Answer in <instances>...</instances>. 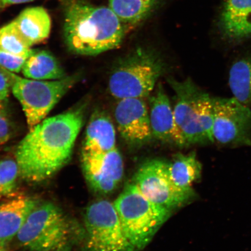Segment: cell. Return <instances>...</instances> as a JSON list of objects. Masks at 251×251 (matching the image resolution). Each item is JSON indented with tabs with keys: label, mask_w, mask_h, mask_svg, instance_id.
Returning a JSON list of instances; mask_svg holds the SVG:
<instances>
[{
	"label": "cell",
	"mask_w": 251,
	"mask_h": 251,
	"mask_svg": "<svg viewBox=\"0 0 251 251\" xmlns=\"http://www.w3.org/2000/svg\"><path fill=\"white\" fill-rule=\"evenodd\" d=\"M81 105L44 119L18 144L15 153L20 177L30 183H41L54 176L71 159L85 118Z\"/></svg>",
	"instance_id": "cell-1"
},
{
	"label": "cell",
	"mask_w": 251,
	"mask_h": 251,
	"mask_svg": "<svg viewBox=\"0 0 251 251\" xmlns=\"http://www.w3.org/2000/svg\"><path fill=\"white\" fill-rule=\"evenodd\" d=\"M128 33L109 7L77 1L66 12L65 42L75 54L97 55L117 49Z\"/></svg>",
	"instance_id": "cell-2"
},
{
	"label": "cell",
	"mask_w": 251,
	"mask_h": 251,
	"mask_svg": "<svg viewBox=\"0 0 251 251\" xmlns=\"http://www.w3.org/2000/svg\"><path fill=\"white\" fill-rule=\"evenodd\" d=\"M168 81L175 93L174 143L180 146L215 143L212 97L190 78L171 77Z\"/></svg>",
	"instance_id": "cell-3"
},
{
	"label": "cell",
	"mask_w": 251,
	"mask_h": 251,
	"mask_svg": "<svg viewBox=\"0 0 251 251\" xmlns=\"http://www.w3.org/2000/svg\"><path fill=\"white\" fill-rule=\"evenodd\" d=\"M82 233L83 227L78 228L59 207L45 202L31 211L16 238L30 251H70Z\"/></svg>",
	"instance_id": "cell-4"
},
{
	"label": "cell",
	"mask_w": 251,
	"mask_h": 251,
	"mask_svg": "<svg viewBox=\"0 0 251 251\" xmlns=\"http://www.w3.org/2000/svg\"><path fill=\"white\" fill-rule=\"evenodd\" d=\"M164 70V62L157 53L139 47L117 62L109 78V92L118 100L146 98Z\"/></svg>",
	"instance_id": "cell-5"
},
{
	"label": "cell",
	"mask_w": 251,
	"mask_h": 251,
	"mask_svg": "<svg viewBox=\"0 0 251 251\" xmlns=\"http://www.w3.org/2000/svg\"><path fill=\"white\" fill-rule=\"evenodd\" d=\"M113 203L126 235L138 251L148 246L172 212L151 201L133 183Z\"/></svg>",
	"instance_id": "cell-6"
},
{
	"label": "cell",
	"mask_w": 251,
	"mask_h": 251,
	"mask_svg": "<svg viewBox=\"0 0 251 251\" xmlns=\"http://www.w3.org/2000/svg\"><path fill=\"white\" fill-rule=\"evenodd\" d=\"M10 80L11 90L19 101L29 130L42 122L55 105L78 80V75L58 80H38L25 78L4 69Z\"/></svg>",
	"instance_id": "cell-7"
},
{
	"label": "cell",
	"mask_w": 251,
	"mask_h": 251,
	"mask_svg": "<svg viewBox=\"0 0 251 251\" xmlns=\"http://www.w3.org/2000/svg\"><path fill=\"white\" fill-rule=\"evenodd\" d=\"M82 251H138L126 235L114 203L100 200L84 215Z\"/></svg>",
	"instance_id": "cell-8"
},
{
	"label": "cell",
	"mask_w": 251,
	"mask_h": 251,
	"mask_svg": "<svg viewBox=\"0 0 251 251\" xmlns=\"http://www.w3.org/2000/svg\"><path fill=\"white\" fill-rule=\"evenodd\" d=\"M132 183L151 201L171 211L195 196L194 190L185 191L176 186L169 175V162L161 159L144 162L135 174Z\"/></svg>",
	"instance_id": "cell-9"
},
{
	"label": "cell",
	"mask_w": 251,
	"mask_h": 251,
	"mask_svg": "<svg viewBox=\"0 0 251 251\" xmlns=\"http://www.w3.org/2000/svg\"><path fill=\"white\" fill-rule=\"evenodd\" d=\"M215 142L228 147L251 146V108L233 98L212 97Z\"/></svg>",
	"instance_id": "cell-10"
},
{
	"label": "cell",
	"mask_w": 251,
	"mask_h": 251,
	"mask_svg": "<svg viewBox=\"0 0 251 251\" xmlns=\"http://www.w3.org/2000/svg\"><path fill=\"white\" fill-rule=\"evenodd\" d=\"M84 177L92 190L106 195L118 187L124 176L123 158L117 148L101 153H81Z\"/></svg>",
	"instance_id": "cell-11"
},
{
	"label": "cell",
	"mask_w": 251,
	"mask_h": 251,
	"mask_svg": "<svg viewBox=\"0 0 251 251\" xmlns=\"http://www.w3.org/2000/svg\"><path fill=\"white\" fill-rule=\"evenodd\" d=\"M114 115L119 133L128 145L142 146L153 139L149 108L144 99L119 100Z\"/></svg>",
	"instance_id": "cell-12"
},
{
	"label": "cell",
	"mask_w": 251,
	"mask_h": 251,
	"mask_svg": "<svg viewBox=\"0 0 251 251\" xmlns=\"http://www.w3.org/2000/svg\"><path fill=\"white\" fill-rule=\"evenodd\" d=\"M219 26L229 42L251 38V0H224Z\"/></svg>",
	"instance_id": "cell-13"
},
{
	"label": "cell",
	"mask_w": 251,
	"mask_h": 251,
	"mask_svg": "<svg viewBox=\"0 0 251 251\" xmlns=\"http://www.w3.org/2000/svg\"><path fill=\"white\" fill-rule=\"evenodd\" d=\"M115 148L117 146L114 124L105 112L96 111L87 125L81 153H105Z\"/></svg>",
	"instance_id": "cell-14"
},
{
	"label": "cell",
	"mask_w": 251,
	"mask_h": 251,
	"mask_svg": "<svg viewBox=\"0 0 251 251\" xmlns=\"http://www.w3.org/2000/svg\"><path fill=\"white\" fill-rule=\"evenodd\" d=\"M37 204L31 198L18 197L0 205V244L7 246L17 237L28 215Z\"/></svg>",
	"instance_id": "cell-15"
},
{
	"label": "cell",
	"mask_w": 251,
	"mask_h": 251,
	"mask_svg": "<svg viewBox=\"0 0 251 251\" xmlns=\"http://www.w3.org/2000/svg\"><path fill=\"white\" fill-rule=\"evenodd\" d=\"M150 119L153 138L174 142L175 122L174 109L161 83L150 99Z\"/></svg>",
	"instance_id": "cell-16"
},
{
	"label": "cell",
	"mask_w": 251,
	"mask_h": 251,
	"mask_svg": "<svg viewBox=\"0 0 251 251\" xmlns=\"http://www.w3.org/2000/svg\"><path fill=\"white\" fill-rule=\"evenodd\" d=\"M13 22L19 33L30 47L45 40L51 30V19L42 7L27 8Z\"/></svg>",
	"instance_id": "cell-17"
},
{
	"label": "cell",
	"mask_w": 251,
	"mask_h": 251,
	"mask_svg": "<svg viewBox=\"0 0 251 251\" xmlns=\"http://www.w3.org/2000/svg\"><path fill=\"white\" fill-rule=\"evenodd\" d=\"M119 20L130 31L145 21L162 0H108Z\"/></svg>",
	"instance_id": "cell-18"
},
{
	"label": "cell",
	"mask_w": 251,
	"mask_h": 251,
	"mask_svg": "<svg viewBox=\"0 0 251 251\" xmlns=\"http://www.w3.org/2000/svg\"><path fill=\"white\" fill-rule=\"evenodd\" d=\"M202 169L195 152L178 153L169 162V172L172 181L185 191H193V185L201 176Z\"/></svg>",
	"instance_id": "cell-19"
},
{
	"label": "cell",
	"mask_w": 251,
	"mask_h": 251,
	"mask_svg": "<svg viewBox=\"0 0 251 251\" xmlns=\"http://www.w3.org/2000/svg\"><path fill=\"white\" fill-rule=\"evenodd\" d=\"M22 72L25 77L33 80H58L67 76L57 59L47 51L34 50Z\"/></svg>",
	"instance_id": "cell-20"
},
{
	"label": "cell",
	"mask_w": 251,
	"mask_h": 251,
	"mask_svg": "<svg viewBox=\"0 0 251 251\" xmlns=\"http://www.w3.org/2000/svg\"><path fill=\"white\" fill-rule=\"evenodd\" d=\"M228 85L233 97L251 108V52L231 65Z\"/></svg>",
	"instance_id": "cell-21"
},
{
	"label": "cell",
	"mask_w": 251,
	"mask_h": 251,
	"mask_svg": "<svg viewBox=\"0 0 251 251\" xmlns=\"http://www.w3.org/2000/svg\"><path fill=\"white\" fill-rule=\"evenodd\" d=\"M0 50L27 59L34 51L19 33L14 22L0 28Z\"/></svg>",
	"instance_id": "cell-22"
},
{
	"label": "cell",
	"mask_w": 251,
	"mask_h": 251,
	"mask_svg": "<svg viewBox=\"0 0 251 251\" xmlns=\"http://www.w3.org/2000/svg\"><path fill=\"white\" fill-rule=\"evenodd\" d=\"M19 176L20 168L17 160L8 158L0 161V197L13 192Z\"/></svg>",
	"instance_id": "cell-23"
},
{
	"label": "cell",
	"mask_w": 251,
	"mask_h": 251,
	"mask_svg": "<svg viewBox=\"0 0 251 251\" xmlns=\"http://www.w3.org/2000/svg\"><path fill=\"white\" fill-rule=\"evenodd\" d=\"M27 58L0 50V68L17 74L23 71Z\"/></svg>",
	"instance_id": "cell-24"
},
{
	"label": "cell",
	"mask_w": 251,
	"mask_h": 251,
	"mask_svg": "<svg viewBox=\"0 0 251 251\" xmlns=\"http://www.w3.org/2000/svg\"><path fill=\"white\" fill-rule=\"evenodd\" d=\"M13 127L4 111H0V145L7 142L13 134Z\"/></svg>",
	"instance_id": "cell-25"
},
{
	"label": "cell",
	"mask_w": 251,
	"mask_h": 251,
	"mask_svg": "<svg viewBox=\"0 0 251 251\" xmlns=\"http://www.w3.org/2000/svg\"><path fill=\"white\" fill-rule=\"evenodd\" d=\"M11 90V82L8 75L0 70V111H4Z\"/></svg>",
	"instance_id": "cell-26"
},
{
	"label": "cell",
	"mask_w": 251,
	"mask_h": 251,
	"mask_svg": "<svg viewBox=\"0 0 251 251\" xmlns=\"http://www.w3.org/2000/svg\"><path fill=\"white\" fill-rule=\"evenodd\" d=\"M31 1H33V0H1L2 4L4 5L21 4V3L30 2Z\"/></svg>",
	"instance_id": "cell-27"
},
{
	"label": "cell",
	"mask_w": 251,
	"mask_h": 251,
	"mask_svg": "<svg viewBox=\"0 0 251 251\" xmlns=\"http://www.w3.org/2000/svg\"><path fill=\"white\" fill-rule=\"evenodd\" d=\"M7 246H4V245L0 244V251H8L7 249Z\"/></svg>",
	"instance_id": "cell-28"
}]
</instances>
